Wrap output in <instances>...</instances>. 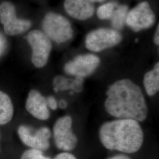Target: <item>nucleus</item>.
<instances>
[{
    "mask_svg": "<svg viewBox=\"0 0 159 159\" xmlns=\"http://www.w3.org/2000/svg\"><path fill=\"white\" fill-rule=\"evenodd\" d=\"M143 84L146 93L153 96L159 90V63H157L153 69L146 73L143 79Z\"/></svg>",
    "mask_w": 159,
    "mask_h": 159,
    "instance_id": "obj_13",
    "label": "nucleus"
},
{
    "mask_svg": "<svg viewBox=\"0 0 159 159\" xmlns=\"http://www.w3.org/2000/svg\"><path fill=\"white\" fill-rule=\"evenodd\" d=\"M58 107L61 109H65L67 107V102L64 100H61L58 102Z\"/></svg>",
    "mask_w": 159,
    "mask_h": 159,
    "instance_id": "obj_22",
    "label": "nucleus"
},
{
    "mask_svg": "<svg viewBox=\"0 0 159 159\" xmlns=\"http://www.w3.org/2000/svg\"><path fill=\"white\" fill-rule=\"evenodd\" d=\"M44 33L57 43H63L73 37V29L70 22L66 17L54 12L46 14L43 21Z\"/></svg>",
    "mask_w": 159,
    "mask_h": 159,
    "instance_id": "obj_3",
    "label": "nucleus"
},
{
    "mask_svg": "<svg viewBox=\"0 0 159 159\" xmlns=\"http://www.w3.org/2000/svg\"><path fill=\"white\" fill-rule=\"evenodd\" d=\"M46 102L48 108L51 110H56L58 108V102L54 97H48L46 98Z\"/></svg>",
    "mask_w": 159,
    "mask_h": 159,
    "instance_id": "obj_19",
    "label": "nucleus"
},
{
    "mask_svg": "<svg viewBox=\"0 0 159 159\" xmlns=\"http://www.w3.org/2000/svg\"><path fill=\"white\" fill-rule=\"evenodd\" d=\"M54 159H77L73 154L68 152H64L58 154Z\"/></svg>",
    "mask_w": 159,
    "mask_h": 159,
    "instance_id": "obj_20",
    "label": "nucleus"
},
{
    "mask_svg": "<svg viewBox=\"0 0 159 159\" xmlns=\"http://www.w3.org/2000/svg\"><path fill=\"white\" fill-rule=\"evenodd\" d=\"M20 159H51L50 157H46L43 152L30 148L23 153Z\"/></svg>",
    "mask_w": 159,
    "mask_h": 159,
    "instance_id": "obj_18",
    "label": "nucleus"
},
{
    "mask_svg": "<svg viewBox=\"0 0 159 159\" xmlns=\"http://www.w3.org/2000/svg\"><path fill=\"white\" fill-rule=\"evenodd\" d=\"M100 63V60L96 55L82 54L66 63L64 69L67 74L84 79L96 71Z\"/></svg>",
    "mask_w": 159,
    "mask_h": 159,
    "instance_id": "obj_10",
    "label": "nucleus"
},
{
    "mask_svg": "<svg viewBox=\"0 0 159 159\" xmlns=\"http://www.w3.org/2000/svg\"><path fill=\"white\" fill-rule=\"evenodd\" d=\"M159 25H157V27L156 29V33H155V35H154V43L159 46Z\"/></svg>",
    "mask_w": 159,
    "mask_h": 159,
    "instance_id": "obj_21",
    "label": "nucleus"
},
{
    "mask_svg": "<svg viewBox=\"0 0 159 159\" xmlns=\"http://www.w3.org/2000/svg\"><path fill=\"white\" fill-rule=\"evenodd\" d=\"M122 35L118 31L111 29H98L87 34L85 47L90 51L100 52L118 44Z\"/></svg>",
    "mask_w": 159,
    "mask_h": 159,
    "instance_id": "obj_6",
    "label": "nucleus"
},
{
    "mask_svg": "<svg viewBox=\"0 0 159 159\" xmlns=\"http://www.w3.org/2000/svg\"><path fill=\"white\" fill-rule=\"evenodd\" d=\"M104 102L106 111L119 119L142 122L146 119L148 107L141 88L129 79L118 80L110 85Z\"/></svg>",
    "mask_w": 159,
    "mask_h": 159,
    "instance_id": "obj_1",
    "label": "nucleus"
},
{
    "mask_svg": "<svg viewBox=\"0 0 159 159\" xmlns=\"http://www.w3.org/2000/svg\"><path fill=\"white\" fill-rule=\"evenodd\" d=\"M14 107L11 100L6 93L0 90V125H4L11 120Z\"/></svg>",
    "mask_w": 159,
    "mask_h": 159,
    "instance_id": "obj_14",
    "label": "nucleus"
},
{
    "mask_svg": "<svg viewBox=\"0 0 159 159\" xmlns=\"http://www.w3.org/2000/svg\"><path fill=\"white\" fill-rule=\"evenodd\" d=\"M91 1L94 3V2H102L105 0H91Z\"/></svg>",
    "mask_w": 159,
    "mask_h": 159,
    "instance_id": "obj_24",
    "label": "nucleus"
},
{
    "mask_svg": "<svg viewBox=\"0 0 159 159\" xmlns=\"http://www.w3.org/2000/svg\"><path fill=\"white\" fill-rule=\"evenodd\" d=\"M25 108L29 113L37 119L46 120L50 117V113L46 98L36 90H32L29 92Z\"/></svg>",
    "mask_w": 159,
    "mask_h": 159,
    "instance_id": "obj_11",
    "label": "nucleus"
},
{
    "mask_svg": "<svg viewBox=\"0 0 159 159\" xmlns=\"http://www.w3.org/2000/svg\"><path fill=\"white\" fill-rule=\"evenodd\" d=\"M104 148L125 153H134L142 146L144 134L139 122L117 119L104 123L99 130Z\"/></svg>",
    "mask_w": 159,
    "mask_h": 159,
    "instance_id": "obj_2",
    "label": "nucleus"
},
{
    "mask_svg": "<svg viewBox=\"0 0 159 159\" xmlns=\"http://www.w3.org/2000/svg\"><path fill=\"white\" fill-rule=\"evenodd\" d=\"M156 21L155 14L148 2H142L128 12L125 24L134 31L149 29Z\"/></svg>",
    "mask_w": 159,
    "mask_h": 159,
    "instance_id": "obj_9",
    "label": "nucleus"
},
{
    "mask_svg": "<svg viewBox=\"0 0 159 159\" xmlns=\"http://www.w3.org/2000/svg\"><path fill=\"white\" fill-rule=\"evenodd\" d=\"M27 39L32 48L31 61L34 66L37 68L44 67L51 52V40L40 30L30 32Z\"/></svg>",
    "mask_w": 159,
    "mask_h": 159,
    "instance_id": "obj_4",
    "label": "nucleus"
},
{
    "mask_svg": "<svg viewBox=\"0 0 159 159\" xmlns=\"http://www.w3.org/2000/svg\"><path fill=\"white\" fill-rule=\"evenodd\" d=\"M0 22L4 25L5 33L9 35L21 34L31 25L30 21L17 18L15 7L9 1L0 4Z\"/></svg>",
    "mask_w": 159,
    "mask_h": 159,
    "instance_id": "obj_7",
    "label": "nucleus"
},
{
    "mask_svg": "<svg viewBox=\"0 0 159 159\" xmlns=\"http://www.w3.org/2000/svg\"><path fill=\"white\" fill-rule=\"evenodd\" d=\"M1 49H2V47H1V44H0V52H1Z\"/></svg>",
    "mask_w": 159,
    "mask_h": 159,
    "instance_id": "obj_25",
    "label": "nucleus"
},
{
    "mask_svg": "<svg viewBox=\"0 0 159 159\" xmlns=\"http://www.w3.org/2000/svg\"><path fill=\"white\" fill-rule=\"evenodd\" d=\"M108 159H130V158L129 157L127 156H125L124 154H119V155L114 156Z\"/></svg>",
    "mask_w": 159,
    "mask_h": 159,
    "instance_id": "obj_23",
    "label": "nucleus"
},
{
    "mask_svg": "<svg viewBox=\"0 0 159 159\" xmlns=\"http://www.w3.org/2000/svg\"><path fill=\"white\" fill-rule=\"evenodd\" d=\"M52 83L55 92L68 90H73L74 89V80L69 79L61 75L56 77L53 80Z\"/></svg>",
    "mask_w": 159,
    "mask_h": 159,
    "instance_id": "obj_16",
    "label": "nucleus"
},
{
    "mask_svg": "<svg viewBox=\"0 0 159 159\" xmlns=\"http://www.w3.org/2000/svg\"><path fill=\"white\" fill-rule=\"evenodd\" d=\"M18 134L22 142L29 148L40 151H45L50 148L51 131L46 127L35 129L27 125H20Z\"/></svg>",
    "mask_w": 159,
    "mask_h": 159,
    "instance_id": "obj_8",
    "label": "nucleus"
},
{
    "mask_svg": "<svg viewBox=\"0 0 159 159\" xmlns=\"http://www.w3.org/2000/svg\"><path fill=\"white\" fill-rule=\"evenodd\" d=\"M129 8L125 5H120L115 9L110 20L114 30L119 31L122 30L125 24Z\"/></svg>",
    "mask_w": 159,
    "mask_h": 159,
    "instance_id": "obj_15",
    "label": "nucleus"
},
{
    "mask_svg": "<svg viewBox=\"0 0 159 159\" xmlns=\"http://www.w3.org/2000/svg\"><path fill=\"white\" fill-rule=\"evenodd\" d=\"M73 119L69 116L60 117L53 127L55 144L58 149L70 152L76 147L78 139L72 129Z\"/></svg>",
    "mask_w": 159,
    "mask_h": 159,
    "instance_id": "obj_5",
    "label": "nucleus"
},
{
    "mask_svg": "<svg viewBox=\"0 0 159 159\" xmlns=\"http://www.w3.org/2000/svg\"><path fill=\"white\" fill-rule=\"evenodd\" d=\"M64 8L71 17L86 20L94 13V3L91 0H65Z\"/></svg>",
    "mask_w": 159,
    "mask_h": 159,
    "instance_id": "obj_12",
    "label": "nucleus"
},
{
    "mask_svg": "<svg viewBox=\"0 0 159 159\" xmlns=\"http://www.w3.org/2000/svg\"><path fill=\"white\" fill-rule=\"evenodd\" d=\"M119 6V4L116 2H110L103 4L98 7L97 14L101 20H110L116 8Z\"/></svg>",
    "mask_w": 159,
    "mask_h": 159,
    "instance_id": "obj_17",
    "label": "nucleus"
}]
</instances>
